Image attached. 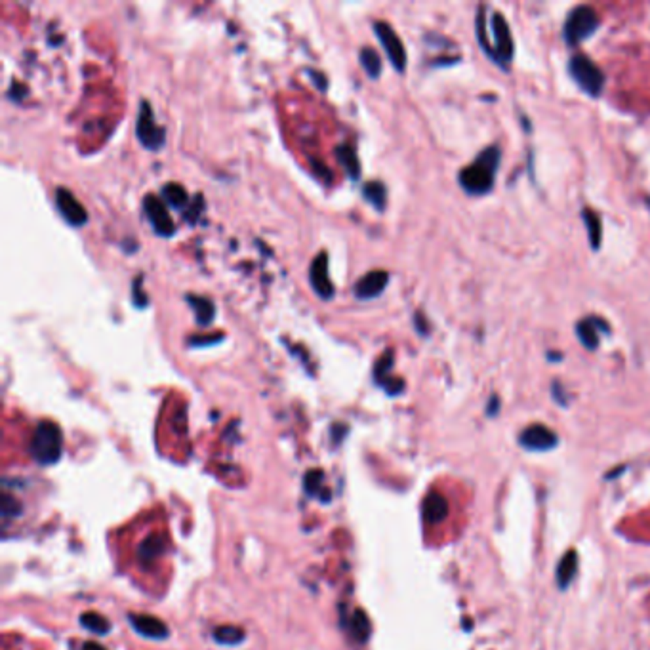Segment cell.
<instances>
[{"instance_id": "6da1fadb", "label": "cell", "mask_w": 650, "mask_h": 650, "mask_svg": "<svg viewBox=\"0 0 650 650\" xmlns=\"http://www.w3.org/2000/svg\"><path fill=\"white\" fill-rule=\"evenodd\" d=\"M63 452V435L58 424L44 419L33 431L31 437V456L42 465H54L59 462Z\"/></svg>"}, {"instance_id": "7a4b0ae2", "label": "cell", "mask_w": 650, "mask_h": 650, "mask_svg": "<svg viewBox=\"0 0 650 650\" xmlns=\"http://www.w3.org/2000/svg\"><path fill=\"white\" fill-rule=\"evenodd\" d=\"M496 164H498V149H486L475 164L462 170L460 173L462 187L471 195H483L486 191H490Z\"/></svg>"}, {"instance_id": "3957f363", "label": "cell", "mask_w": 650, "mask_h": 650, "mask_svg": "<svg viewBox=\"0 0 650 650\" xmlns=\"http://www.w3.org/2000/svg\"><path fill=\"white\" fill-rule=\"evenodd\" d=\"M136 136L139 139V144L144 145L145 149L149 151H157L164 145L167 139V132L155 121V113L153 107L149 105L147 100H141L139 105V113H137V123H136Z\"/></svg>"}, {"instance_id": "277c9868", "label": "cell", "mask_w": 650, "mask_h": 650, "mask_svg": "<svg viewBox=\"0 0 650 650\" xmlns=\"http://www.w3.org/2000/svg\"><path fill=\"white\" fill-rule=\"evenodd\" d=\"M599 25V17L593 12L591 8L580 6L568 17L566 27H564V36L571 44H576L580 40H584L585 36H589L595 31V27Z\"/></svg>"}, {"instance_id": "5b68a950", "label": "cell", "mask_w": 650, "mask_h": 650, "mask_svg": "<svg viewBox=\"0 0 650 650\" xmlns=\"http://www.w3.org/2000/svg\"><path fill=\"white\" fill-rule=\"evenodd\" d=\"M144 212L147 219L151 222L153 225V231L160 235V237H172L173 231H176V225H173V219L168 214L167 203L157 195H145L144 199Z\"/></svg>"}, {"instance_id": "8992f818", "label": "cell", "mask_w": 650, "mask_h": 650, "mask_svg": "<svg viewBox=\"0 0 650 650\" xmlns=\"http://www.w3.org/2000/svg\"><path fill=\"white\" fill-rule=\"evenodd\" d=\"M374 31L376 36L382 42L383 50L389 56V61L397 71H405L406 67V52L403 46V40L398 38V35L393 31L389 23L385 22H376L374 23Z\"/></svg>"}, {"instance_id": "52a82bcc", "label": "cell", "mask_w": 650, "mask_h": 650, "mask_svg": "<svg viewBox=\"0 0 650 650\" xmlns=\"http://www.w3.org/2000/svg\"><path fill=\"white\" fill-rule=\"evenodd\" d=\"M56 206L63 219L72 227H82L88 222L86 208L67 187L56 189Z\"/></svg>"}, {"instance_id": "ba28073f", "label": "cell", "mask_w": 650, "mask_h": 650, "mask_svg": "<svg viewBox=\"0 0 650 650\" xmlns=\"http://www.w3.org/2000/svg\"><path fill=\"white\" fill-rule=\"evenodd\" d=\"M309 282L315 294L323 300H330L334 296V284L328 277V254L323 250L318 252L309 265Z\"/></svg>"}, {"instance_id": "9c48e42d", "label": "cell", "mask_w": 650, "mask_h": 650, "mask_svg": "<svg viewBox=\"0 0 650 650\" xmlns=\"http://www.w3.org/2000/svg\"><path fill=\"white\" fill-rule=\"evenodd\" d=\"M571 71L574 72V79L578 80L580 86L587 90L589 94H597L603 86V77L597 67L584 56H576L572 59Z\"/></svg>"}, {"instance_id": "30bf717a", "label": "cell", "mask_w": 650, "mask_h": 650, "mask_svg": "<svg viewBox=\"0 0 650 650\" xmlns=\"http://www.w3.org/2000/svg\"><path fill=\"white\" fill-rule=\"evenodd\" d=\"M389 282V274L387 271L376 269V271H370V273L362 274L361 279L355 284V296L361 297V300H372L382 294L385 286Z\"/></svg>"}, {"instance_id": "8fae6325", "label": "cell", "mask_w": 650, "mask_h": 650, "mask_svg": "<svg viewBox=\"0 0 650 650\" xmlns=\"http://www.w3.org/2000/svg\"><path fill=\"white\" fill-rule=\"evenodd\" d=\"M519 441L528 450H549L557 444V435L549 427L534 424L520 433Z\"/></svg>"}, {"instance_id": "7c38bea8", "label": "cell", "mask_w": 650, "mask_h": 650, "mask_svg": "<svg viewBox=\"0 0 650 650\" xmlns=\"http://www.w3.org/2000/svg\"><path fill=\"white\" fill-rule=\"evenodd\" d=\"M130 624L132 628L136 629L139 635L147 637V639H157V641H160V639H167L168 637L167 624L162 620H159L157 616L132 614Z\"/></svg>"}, {"instance_id": "4fadbf2b", "label": "cell", "mask_w": 650, "mask_h": 650, "mask_svg": "<svg viewBox=\"0 0 650 650\" xmlns=\"http://www.w3.org/2000/svg\"><path fill=\"white\" fill-rule=\"evenodd\" d=\"M391 364H393V353L387 351V353H383L382 357H380V361L376 362L374 378H376V382L380 383V385L385 387V391H387L389 395H397V393L403 391L405 383H403V380H398V378L389 376Z\"/></svg>"}, {"instance_id": "5bb4252c", "label": "cell", "mask_w": 650, "mask_h": 650, "mask_svg": "<svg viewBox=\"0 0 650 650\" xmlns=\"http://www.w3.org/2000/svg\"><path fill=\"white\" fill-rule=\"evenodd\" d=\"M448 515V502L442 498L441 494L431 492L429 496L424 500V519L429 525H439L442 520L447 519Z\"/></svg>"}, {"instance_id": "9a60e30c", "label": "cell", "mask_w": 650, "mask_h": 650, "mask_svg": "<svg viewBox=\"0 0 650 650\" xmlns=\"http://www.w3.org/2000/svg\"><path fill=\"white\" fill-rule=\"evenodd\" d=\"M336 157H338V162H340L346 173L351 178V180H359L361 178V162H359V157H357V153L349 144H340L336 147Z\"/></svg>"}, {"instance_id": "2e32d148", "label": "cell", "mask_w": 650, "mask_h": 650, "mask_svg": "<svg viewBox=\"0 0 650 650\" xmlns=\"http://www.w3.org/2000/svg\"><path fill=\"white\" fill-rule=\"evenodd\" d=\"M578 572V553L576 551H566L561 563L557 566V582L561 589H566L574 576Z\"/></svg>"}, {"instance_id": "e0dca14e", "label": "cell", "mask_w": 650, "mask_h": 650, "mask_svg": "<svg viewBox=\"0 0 650 650\" xmlns=\"http://www.w3.org/2000/svg\"><path fill=\"white\" fill-rule=\"evenodd\" d=\"M185 300H187V304L191 305V309L195 311L196 323L203 326H208L210 323H212V318H214V313H216L214 304L210 302L208 297L195 296V294H187Z\"/></svg>"}, {"instance_id": "ac0fdd59", "label": "cell", "mask_w": 650, "mask_h": 650, "mask_svg": "<svg viewBox=\"0 0 650 650\" xmlns=\"http://www.w3.org/2000/svg\"><path fill=\"white\" fill-rule=\"evenodd\" d=\"M160 195H162V201H164V203L170 204L172 208H178V210H185L189 206V203H191L185 187L180 185V183H173V181L172 183L162 185V189H160Z\"/></svg>"}, {"instance_id": "d6986e66", "label": "cell", "mask_w": 650, "mask_h": 650, "mask_svg": "<svg viewBox=\"0 0 650 650\" xmlns=\"http://www.w3.org/2000/svg\"><path fill=\"white\" fill-rule=\"evenodd\" d=\"M494 35H496V54L502 59H509L513 46H511V38L507 33L506 22L502 20V15H494Z\"/></svg>"}, {"instance_id": "ffe728a7", "label": "cell", "mask_w": 650, "mask_h": 650, "mask_svg": "<svg viewBox=\"0 0 650 650\" xmlns=\"http://www.w3.org/2000/svg\"><path fill=\"white\" fill-rule=\"evenodd\" d=\"M164 538L162 536H149L145 542H141L139 549H137V557L141 563H153L157 557L164 553Z\"/></svg>"}, {"instance_id": "44dd1931", "label": "cell", "mask_w": 650, "mask_h": 650, "mask_svg": "<svg viewBox=\"0 0 650 650\" xmlns=\"http://www.w3.org/2000/svg\"><path fill=\"white\" fill-rule=\"evenodd\" d=\"M359 59H361L362 69L366 71V75H369L370 79H378V77H380V72H382V59H380V54H378L374 48H370V46L361 48Z\"/></svg>"}, {"instance_id": "7402d4cb", "label": "cell", "mask_w": 650, "mask_h": 650, "mask_svg": "<svg viewBox=\"0 0 650 650\" xmlns=\"http://www.w3.org/2000/svg\"><path fill=\"white\" fill-rule=\"evenodd\" d=\"M349 631H351V635H353L359 643L369 641L370 631H372L369 616L364 614L362 610H355L353 616H351V621H349Z\"/></svg>"}, {"instance_id": "603a6c76", "label": "cell", "mask_w": 650, "mask_h": 650, "mask_svg": "<svg viewBox=\"0 0 650 650\" xmlns=\"http://www.w3.org/2000/svg\"><path fill=\"white\" fill-rule=\"evenodd\" d=\"M214 639L225 647H235V644L242 643L245 631L237 626H219V628L214 629Z\"/></svg>"}, {"instance_id": "cb8c5ba5", "label": "cell", "mask_w": 650, "mask_h": 650, "mask_svg": "<svg viewBox=\"0 0 650 650\" xmlns=\"http://www.w3.org/2000/svg\"><path fill=\"white\" fill-rule=\"evenodd\" d=\"M362 196H364L376 210L385 208V196H387V193H385L383 183H380V181H369V183L362 187Z\"/></svg>"}, {"instance_id": "d4e9b609", "label": "cell", "mask_w": 650, "mask_h": 650, "mask_svg": "<svg viewBox=\"0 0 650 650\" xmlns=\"http://www.w3.org/2000/svg\"><path fill=\"white\" fill-rule=\"evenodd\" d=\"M323 477H325V475H323V471H318V470L309 471V473L305 475V488H307L309 494L317 496V498H320V494H323V500L328 502V500H330L328 498V496H330V490L325 486Z\"/></svg>"}, {"instance_id": "484cf974", "label": "cell", "mask_w": 650, "mask_h": 650, "mask_svg": "<svg viewBox=\"0 0 650 650\" xmlns=\"http://www.w3.org/2000/svg\"><path fill=\"white\" fill-rule=\"evenodd\" d=\"M80 624H82V628H86L88 631L98 633V635H105L111 629V624L107 621V618H103L98 612H84V614L80 616Z\"/></svg>"}, {"instance_id": "4316f807", "label": "cell", "mask_w": 650, "mask_h": 650, "mask_svg": "<svg viewBox=\"0 0 650 650\" xmlns=\"http://www.w3.org/2000/svg\"><path fill=\"white\" fill-rule=\"evenodd\" d=\"M578 334L582 341H584L587 347H597V332L593 330V323L591 320H584L582 325L578 326Z\"/></svg>"}, {"instance_id": "83f0119b", "label": "cell", "mask_w": 650, "mask_h": 650, "mask_svg": "<svg viewBox=\"0 0 650 650\" xmlns=\"http://www.w3.org/2000/svg\"><path fill=\"white\" fill-rule=\"evenodd\" d=\"M0 509H2V515H4V517H15V515L22 511V504L15 498H12L10 494H4V496H2V502H0Z\"/></svg>"}, {"instance_id": "f1b7e54d", "label": "cell", "mask_w": 650, "mask_h": 650, "mask_svg": "<svg viewBox=\"0 0 650 650\" xmlns=\"http://www.w3.org/2000/svg\"><path fill=\"white\" fill-rule=\"evenodd\" d=\"M201 210H203V196H195V199L189 203L187 208L183 210V212H185L183 216L187 217L189 224H195L196 217L201 216Z\"/></svg>"}, {"instance_id": "f546056e", "label": "cell", "mask_w": 650, "mask_h": 650, "mask_svg": "<svg viewBox=\"0 0 650 650\" xmlns=\"http://www.w3.org/2000/svg\"><path fill=\"white\" fill-rule=\"evenodd\" d=\"M585 222L589 224V229H591L593 246H599V219L593 216L591 212H587V210H585Z\"/></svg>"}, {"instance_id": "4dcf8cb0", "label": "cell", "mask_w": 650, "mask_h": 650, "mask_svg": "<svg viewBox=\"0 0 650 650\" xmlns=\"http://www.w3.org/2000/svg\"><path fill=\"white\" fill-rule=\"evenodd\" d=\"M307 75H311V79H313V82L317 84V88L320 90V92H325L326 88H328V80H326L325 72L315 71V69H307Z\"/></svg>"}, {"instance_id": "1f68e13d", "label": "cell", "mask_w": 650, "mask_h": 650, "mask_svg": "<svg viewBox=\"0 0 650 650\" xmlns=\"http://www.w3.org/2000/svg\"><path fill=\"white\" fill-rule=\"evenodd\" d=\"M222 340V336L219 338H214L212 334H210L208 338H204V336H191L189 338V346H210V343H216V341Z\"/></svg>"}, {"instance_id": "d6a6232c", "label": "cell", "mask_w": 650, "mask_h": 650, "mask_svg": "<svg viewBox=\"0 0 650 650\" xmlns=\"http://www.w3.org/2000/svg\"><path fill=\"white\" fill-rule=\"evenodd\" d=\"M139 282H141V277H137L136 281H134V304H136V307H145V304H147V296L141 294Z\"/></svg>"}, {"instance_id": "836d02e7", "label": "cell", "mask_w": 650, "mask_h": 650, "mask_svg": "<svg viewBox=\"0 0 650 650\" xmlns=\"http://www.w3.org/2000/svg\"><path fill=\"white\" fill-rule=\"evenodd\" d=\"M311 164H313V168H315V172H317L318 176H320V173L325 176V180H330V178H332V176H330V170H326L325 164H320V162H317L315 159H311Z\"/></svg>"}, {"instance_id": "e575fe53", "label": "cell", "mask_w": 650, "mask_h": 650, "mask_svg": "<svg viewBox=\"0 0 650 650\" xmlns=\"http://www.w3.org/2000/svg\"><path fill=\"white\" fill-rule=\"evenodd\" d=\"M82 650H105V649H103V647H100L98 643H86Z\"/></svg>"}]
</instances>
